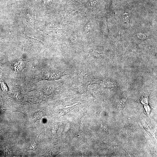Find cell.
<instances>
[{
	"mask_svg": "<svg viewBox=\"0 0 157 157\" xmlns=\"http://www.w3.org/2000/svg\"><path fill=\"white\" fill-rule=\"evenodd\" d=\"M45 115V113L44 112L41 111H39L35 112L34 114L33 118L35 121L40 120Z\"/></svg>",
	"mask_w": 157,
	"mask_h": 157,
	"instance_id": "1",
	"label": "cell"
},
{
	"mask_svg": "<svg viewBox=\"0 0 157 157\" xmlns=\"http://www.w3.org/2000/svg\"><path fill=\"white\" fill-rule=\"evenodd\" d=\"M122 17L123 20L126 22L129 23L130 22V17L128 13H125L122 15Z\"/></svg>",
	"mask_w": 157,
	"mask_h": 157,
	"instance_id": "2",
	"label": "cell"
}]
</instances>
